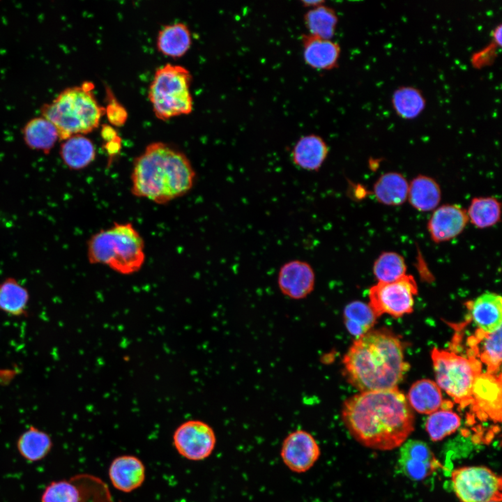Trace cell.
<instances>
[{
  "instance_id": "cell-27",
  "label": "cell",
  "mask_w": 502,
  "mask_h": 502,
  "mask_svg": "<svg viewBox=\"0 0 502 502\" xmlns=\"http://www.w3.org/2000/svg\"><path fill=\"white\" fill-rule=\"evenodd\" d=\"M423 92L412 86L397 88L391 96V104L395 114L402 119L413 120L418 117L426 107Z\"/></svg>"
},
{
  "instance_id": "cell-24",
  "label": "cell",
  "mask_w": 502,
  "mask_h": 502,
  "mask_svg": "<svg viewBox=\"0 0 502 502\" xmlns=\"http://www.w3.org/2000/svg\"><path fill=\"white\" fill-rule=\"evenodd\" d=\"M191 42V33L188 26L176 22L166 25L159 31L156 46L158 51L165 55L179 57L188 50Z\"/></svg>"
},
{
  "instance_id": "cell-18",
  "label": "cell",
  "mask_w": 502,
  "mask_h": 502,
  "mask_svg": "<svg viewBox=\"0 0 502 502\" xmlns=\"http://www.w3.org/2000/svg\"><path fill=\"white\" fill-rule=\"evenodd\" d=\"M305 63L317 70H330L337 66L341 53L340 45L328 39L309 34L301 38Z\"/></svg>"
},
{
  "instance_id": "cell-12",
  "label": "cell",
  "mask_w": 502,
  "mask_h": 502,
  "mask_svg": "<svg viewBox=\"0 0 502 502\" xmlns=\"http://www.w3.org/2000/svg\"><path fill=\"white\" fill-rule=\"evenodd\" d=\"M321 455V448L315 438L308 432L297 429L283 440L280 457L292 472L303 473L314 466Z\"/></svg>"
},
{
  "instance_id": "cell-1",
  "label": "cell",
  "mask_w": 502,
  "mask_h": 502,
  "mask_svg": "<svg viewBox=\"0 0 502 502\" xmlns=\"http://www.w3.org/2000/svg\"><path fill=\"white\" fill-rule=\"evenodd\" d=\"M341 416L352 437L374 450L401 446L414 429V415L397 388L356 394L344 402Z\"/></svg>"
},
{
  "instance_id": "cell-17",
  "label": "cell",
  "mask_w": 502,
  "mask_h": 502,
  "mask_svg": "<svg viewBox=\"0 0 502 502\" xmlns=\"http://www.w3.org/2000/svg\"><path fill=\"white\" fill-rule=\"evenodd\" d=\"M108 476L116 489L130 493L143 485L146 478V468L144 462L137 456L123 455L112 461Z\"/></svg>"
},
{
  "instance_id": "cell-10",
  "label": "cell",
  "mask_w": 502,
  "mask_h": 502,
  "mask_svg": "<svg viewBox=\"0 0 502 502\" xmlns=\"http://www.w3.org/2000/svg\"><path fill=\"white\" fill-rule=\"evenodd\" d=\"M418 287L413 277L405 275L391 282H378L369 290V305L378 317L388 314L400 317L413 311Z\"/></svg>"
},
{
  "instance_id": "cell-13",
  "label": "cell",
  "mask_w": 502,
  "mask_h": 502,
  "mask_svg": "<svg viewBox=\"0 0 502 502\" xmlns=\"http://www.w3.org/2000/svg\"><path fill=\"white\" fill-rule=\"evenodd\" d=\"M501 374H480L475 379L473 390V408L481 420L494 423L501 420Z\"/></svg>"
},
{
  "instance_id": "cell-36",
  "label": "cell",
  "mask_w": 502,
  "mask_h": 502,
  "mask_svg": "<svg viewBox=\"0 0 502 502\" xmlns=\"http://www.w3.org/2000/svg\"><path fill=\"white\" fill-rule=\"evenodd\" d=\"M501 47L492 40L491 43L481 50L475 52L471 58V63L473 68L480 69L492 64L497 55L496 52Z\"/></svg>"
},
{
  "instance_id": "cell-26",
  "label": "cell",
  "mask_w": 502,
  "mask_h": 502,
  "mask_svg": "<svg viewBox=\"0 0 502 502\" xmlns=\"http://www.w3.org/2000/svg\"><path fill=\"white\" fill-rule=\"evenodd\" d=\"M409 405L420 413L430 414L443 405L439 386L429 379H421L410 388L407 396Z\"/></svg>"
},
{
  "instance_id": "cell-28",
  "label": "cell",
  "mask_w": 502,
  "mask_h": 502,
  "mask_svg": "<svg viewBox=\"0 0 502 502\" xmlns=\"http://www.w3.org/2000/svg\"><path fill=\"white\" fill-rule=\"evenodd\" d=\"M338 23L336 12L324 4L309 9L304 15V24L308 34L331 40Z\"/></svg>"
},
{
  "instance_id": "cell-33",
  "label": "cell",
  "mask_w": 502,
  "mask_h": 502,
  "mask_svg": "<svg viewBox=\"0 0 502 502\" xmlns=\"http://www.w3.org/2000/svg\"><path fill=\"white\" fill-rule=\"evenodd\" d=\"M406 271L404 259L395 252H382L373 266V273L378 282L396 281L406 275Z\"/></svg>"
},
{
  "instance_id": "cell-30",
  "label": "cell",
  "mask_w": 502,
  "mask_h": 502,
  "mask_svg": "<svg viewBox=\"0 0 502 502\" xmlns=\"http://www.w3.org/2000/svg\"><path fill=\"white\" fill-rule=\"evenodd\" d=\"M501 206L500 201L493 197H475L466 211L468 219L477 228L492 227L501 220Z\"/></svg>"
},
{
  "instance_id": "cell-19",
  "label": "cell",
  "mask_w": 502,
  "mask_h": 502,
  "mask_svg": "<svg viewBox=\"0 0 502 502\" xmlns=\"http://www.w3.org/2000/svg\"><path fill=\"white\" fill-rule=\"evenodd\" d=\"M325 140L315 134L301 137L294 146L291 159L294 164L306 171L317 172L322 167L328 154Z\"/></svg>"
},
{
  "instance_id": "cell-20",
  "label": "cell",
  "mask_w": 502,
  "mask_h": 502,
  "mask_svg": "<svg viewBox=\"0 0 502 502\" xmlns=\"http://www.w3.org/2000/svg\"><path fill=\"white\" fill-rule=\"evenodd\" d=\"M471 317L478 329L492 333L501 328L502 299L496 293L487 292L472 303Z\"/></svg>"
},
{
  "instance_id": "cell-2",
  "label": "cell",
  "mask_w": 502,
  "mask_h": 502,
  "mask_svg": "<svg viewBox=\"0 0 502 502\" xmlns=\"http://www.w3.org/2000/svg\"><path fill=\"white\" fill-rule=\"evenodd\" d=\"M342 363L347 380L360 392L397 388L408 369L400 340L386 328L357 337Z\"/></svg>"
},
{
  "instance_id": "cell-4",
  "label": "cell",
  "mask_w": 502,
  "mask_h": 502,
  "mask_svg": "<svg viewBox=\"0 0 502 502\" xmlns=\"http://www.w3.org/2000/svg\"><path fill=\"white\" fill-rule=\"evenodd\" d=\"M93 89L91 82L68 87L42 106V116L56 127L59 139L84 135L98 127L105 108L98 104Z\"/></svg>"
},
{
  "instance_id": "cell-21",
  "label": "cell",
  "mask_w": 502,
  "mask_h": 502,
  "mask_svg": "<svg viewBox=\"0 0 502 502\" xmlns=\"http://www.w3.org/2000/svg\"><path fill=\"white\" fill-rule=\"evenodd\" d=\"M59 153L64 164L74 170L86 167L96 158L93 143L84 135H73L63 140Z\"/></svg>"
},
{
  "instance_id": "cell-7",
  "label": "cell",
  "mask_w": 502,
  "mask_h": 502,
  "mask_svg": "<svg viewBox=\"0 0 502 502\" xmlns=\"http://www.w3.org/2000/svg\"><path fill=\"white\" fill-rule=\"evenodd\" d=\"M431 356L439 387L461 406L471 404L473 386L481 370L476 357L465 358L436 348L432 350Z\"/></svg>"
},
{
  "instance_id": "cell-3",
  "label": "cell",
  "mask_w": 502,
  "mask_h": 502,
  "mask_svg": "<svg viewBox=\"0 0 502 502\" xmlns=\"http://www.w3.org/2000/svg\"><path fill=\"white\" fill-rule=\"evenodd\" d=\"M195 175L183 152L165 142H153L133 161L131 192L135 197L165 204L187 194Z\"/></svg>"
},
{
  "instance_id": "cell-42",
  "label": "cell",
  "mask_w": 502,
  "mask_h": 502,
  "mask_svg": "<svg viewBox=\"0 0 502 502\" xmlns=\"http://www.w3.org/2000/svg\"><path fill=\"white\" fill-rule=\"evenodd\" d=\"M489 502H501V501H489Z\"/></svg>"
},
{
  "instance_id": "cell-22",
  "label": "cell",
  "mask_w": 502,
  "mask_h": 502,
  "mask_svg": "<svg viewBox=\"0 0 502 502\" xmlns=\"http://www.w3.org/2000/svg\"><path fill=\"white\" fill-rule=\"evenodd\" d=\"M22 136L29 148L44 153H48L59 139L56 127L43 116L30 119L22 128Z\"/></svg>"
},
{
  "instance_id": "cell-11",
  "label": "cell",
  "mask_w": 502,
  "mask_h": 502,
  "mask_svg": "<svg viewBox=\"0 0 502 502\" xmlns=\"http://www.w3.org/2000/svg\"><path fill=\"white\" fill-rule=\"evenodd\" d=\"M172 438L178 453L191 461H201L208 458L216 444L213 429L200 420H188L181 423L176 428Z\"/></svg>"
},
{
  "instance_id": "cell-38",
  "label": "cell",
  "mask_w": 502,
  "mask_h": 502,
  "mask_svg": "<svg viewBox=\"0 0 502 502\" xmlns=\"http://www.w3.org/2000/svg\"><path fill=\"white\" fill-rule=\"evenodd\" d=\"M121 147V140L119 136L111 140L107 141L105 144V149L110 156H113L118 153Z\"/></svg>"
},
{
  "instance_id": "cell-5",
  "label": "cell",
  "mask_w": 502,
  "mask_h": 502,
  "mask_svg": "<svg viewBox=\"0 0 502 502\" xmlns=\"http://www.w3.org/2000/svg\"><path fill=\"white\" fill-rule=\"evenodd\" d=\"M144 241L130 222H115L94 234L87 242L90 264H102L122 275L140 270L144 264Z\"/></svg>"
},
{
  "instance_id": "cell-34",
  "label": "cell",
  "mask_w": 502,
  "mask_h": 502,
  "mask_svg": "<svg viewBox=\"0 0 502 502\" xmlns=\"http://www.w3.org/2000/svg\"><path fill=\"white\" fill-rule=\"evenodd\" d=\"M460 423V418L456 413L443 409L429 414L425 429L432 441H439L455 432Z\"/></svg>"
},
{
  "instance_id": "cell-6",
  "label": "cell",
  "mask_w": 502,
  "mask_h": 502,
  "mask_svg": "<svg viewBox=\"0 0 502 502\" xmlns=\"http://www.w3.org/2000/svg\"><path fill=\"white\" fill-rule=\"evenodd\" d=\"M191 80L190 71L180 65L166 63L156 69L148 96L158 119L166 120L191 112Z\"/></svg>"
},
{
  "instance_id": "cell-14",
  "label": "cell",
  "mask_w": 502,
  "mask_h": 502,
  "mask_svg": "<svg viewBox=\"0 0 502 502\" xmlns=\"http://www.w3.org/2000/svg\"><path fill=\"white\" fill-rule=\"evenodd\" d=\"M399 465L409 478L422 480L432 474L439 464L427 443L409 440L401 446Z\"/></svg>"
},
{
  "instance_id": "cell-31",
  "label": "cell",
  "mask_w": 502,
  "mask_h": 502,
  "mask_svg": "<svg viewBox=\"0 0 502 502\" xmlns=\"http://www.w3.org/2000/svg\"><path fill=\"white\" fill-rule=\"evenodd\" d=\"M52 442L50 436L31 426L18 439L17 447L20 454L27 461L37 462L50 451Z\"/></svg>"
},
{
  "instance_id": "cell-29",
  "label": "cell",
  "mask_w": 502,
  "mask_h": 502,
  "mask_svg": "<svg viewBox=\"0 0 502 502\" xmlns=\"http://www.w3.org/2000/svg\"><path fill=\"white\" fill-rule=\"evenodd\" d=\"M29 294L17 280L8 277L0 283V310L12 316L26 312Z\"/></svg>"
},
{
  "instance_id": "cell-40",
  "label": "cell",
  "mask_w": 502,
  "mask_h": 502,
  "mask_svg": "<svg viewBox=\"0 0 502 502\" xmlns=\"http://www.w3.org/2000/svg\"><path fill=\"white\" fill-rule=\"evenodd\" d=\"M501 29L502 26L499 24L492 31V40L500 47L502 45Z\"/></svg>"
},
{
  "instance_id": "cell-23",
  "label": "cell",
  "mask_w": 502,
  "mask_h": 502,
  "mask_svg": "<svg viewBox=\"0 0 502 502\" xmlns=\"http://www.w3.org/2000/svg\"><path fill=\"white\" fill-rule=\"evenodd\" d=\"M441 192L438 183L431 177L418 175L409 183L407 199L416 210L427 212L439 205Z\"/></svg>"
},
{
  "instance_id": "cell-32",
  "label": "cell",
  "mask_w": 502,
  "mask_h": 502,
  "mask_svg": "<svg viewBox=\"0 0 502 502\" xmlns=\"http://www.w3.org/2000/svg\"><path fill=\"white\" fill-rule=\"evenodd\" d=\"M376 318L370 305L361 301L350 303L344 311L346 328L351 335L357 337L370 331Z\"/></svg>"
},
{
  "instance_id": "cell-37",
  "label": "cell",
  "mask_w": 502,
  "mask_h": 502,
  "mask_svg": "<svg viewBox=\"0 0 502 502\" xmlns=\"http://www.w3.org/2000/svg\"><path fill=\"white\" fill-rule=\"evenodd\" d=\"M108 104L105 112L110 123L121 126L126 121L128 114L124 107L116 100L111 91L107 89Z\"/></svg>"
},
{
  "instance_id": "cell-15",
  "label": "cell",
  "mask_w": 502,
  "mask_h": 502,
  "mask_svg": "<svg viewBox=\"0 0 502 502\" xmlns=\"http://www.w3.org/2000/svg\"><path fill=\"white\" fill-rule=\"evenodd\" d=\"M277 283L284 296L292 299H302L313 291L315 273L309 263L298 259L291 260L281 266Z\"/></svg>"
},
{
  "instance_id": "cell-41",
  "label": "cell",
  "mask_w": 502,
  "mask_h": 502,
  "mask_svg": "<svg viewBox=\"0 0 502 502\" xmlns=\"http://www.w3.org/2000/svg\"><path fill=\"white\" fill-rule=\"evenodd\" d=\"M324 3H325V1H321V0H312V1L303 0L301 1V3L303 7L308 8L309 9L323 5V4H324Z\"/></svg>"
},
{
  "instance_id": "cell-9",
  "label": "cell",
  "mask_w": 502,
  "mask_h": 502,
  "mask_svg": "<svg viewBox=\"0 0 502 502\" xmlns=\"http://www.w3.org/2000/svg\"><path fill=\"white\" fill-rule=\"evenodd\" d=\"M41 502H114L110 489L99 477L77 474L68 480L52 482L45 489Z\"/></svg>"
},
{
  "instance_id": "cell-35",
  "label": "cell",
  "mask_w": 502,
  "mask_h": 502,
  "mask_svg": "<svg viewBox=\"0 0 502 502\" xmlns=\"http://www.w3.org/2000/svg\"><path fill=\"white\" fill-rule=\"evenodd\" d=\"M480 360L486 365L487 373L495 374L501 364V328L492 333H484Z\"/></svg>"
},
{
  "instance_id": "cell-8",
  "label": "cell",
  "mask_w": 502,
  "mask_h": 502,
  "mask_svg": "<svg viewBox=\"0 0 502 502\" xmlns=\"http://www.w3.org/2000/svg\"><path fill=\"white\" fill-rule=\"evenodd\" d=\"M452 485L460 502L501 501V478L483 466L455 469Z\"/></svg>"
},
{
  "instance_id": "cell-16",
  "label": "cell",
  "mask_w": 502,
  "mask_h": 502,
  "mask_svg": "<svg viewBox=\"0 0 502 502\" xmlns=\"http://www.w3.org/2000/svg\"><path fill=\"white\" fill-rule=\"evenodd\" d=\"M468 221L465 209L455 204H445L434 211L428 221L427 230L434 242L442 243L460 234Z\"/></svg>"
},
{
  "instance_id": "cell-25",
  "label": "cell",
  "mask_w": 502,
  "mask_h": 502,
  "mask_svg": "<svg viewBox=\"0 0 502 502\" xmlns=\"http://www.w3.org/2000/svg\"><path fill=\"white\" fill-rule=\"evenodd\" d=\"M409 183L400 173L382 174L374 183L373 192L376 200L386 206H400L406 199Z\"/></svg>"
},
{
  "instance_id": "cell-39",
  "label": "cell",
  "mask_w": 502,
  "mask_h": 502,
  "mask_svg": "<svg viewBox=\"0 0 502 502\" xmlns=\"http://www.w3.org/2000/svg\"><path fill=\"white\" fill-rule=\"evenodd\" d=\"M101 136L107 142L118 136L116 130L111 126L104 124L102 126Z\"/></svg>"
}]
</instances>
